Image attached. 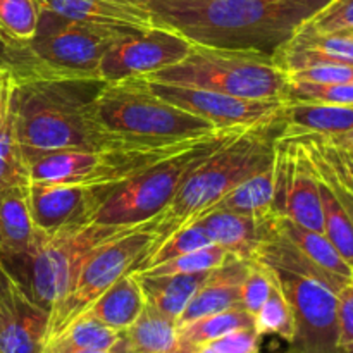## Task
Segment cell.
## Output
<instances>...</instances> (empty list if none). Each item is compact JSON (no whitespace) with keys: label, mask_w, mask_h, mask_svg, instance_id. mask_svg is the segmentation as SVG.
<instances>
[{"label":"cell","mask_w":353,"mask_h":353,"mask_svg":"<svg viewBox=\"0 0 353 353\" xmlns=\"http://www.w3.org/2000/svg\"><path fill=\"white\" fill-rule=\"evenodd\" d=\"M338 353H353V283L338 292Z\"/></svg>","instance_id":"60d3db41"},{"label":"cell","mask_w":353,"mask_h":353,"mask_svg":"<svg viewBox=\"0 0 353 353\" xmlns=\"http://www.w3.org/2000/svg\"><path fill=\"white\" fill-rule=\"evenodd\" d=\"M157 243V216L97 248L79 269L74 283L50 310L47 341L57 338L119 278L138 268Z\"/></svg>","instance_id":"ba28073f"},{"label":"cell","mask_w":353,"mask_h":353,"mask_svg":"<svg viewBox=\"0 0 353 353\" xmlns=\"http://www.w3.org/2000/svg\"><path fill=\"white\" fill-rule=\"evenodd\" d=\"M271 286L272 269L257 261H250L247 276L240 286V307L255 317L268 300Z\"/></svg>","instance_id":"8d00e7d4"},{"label":"cell","mask_w":353,"mask_h":353,"mask_svg":"<svg viewBox=\"0 0 353 353\" xmlns=\"http://www.w3.org/2000/svg\"><path fill=\"white\" fill-rule=\"evenodd\" d=\"M193 141L195 140L181 141V143L126 145V147L100 150L95 165L79 179V183H76V185H83L88 188L92 217L100 209L103 200L110 193L116 192L121 185L137 178L141 172L148 171L159 162L185 150Z\"/></svg>","instance_id":"5bb4252c"},{"label":"cell","mask_w":353,"mask_h":353,"mask_svg":"<svg viewBox=\"0 0 353 353\" xmlns=\"http://www.w3.org/2000/svg\"><path fill=\"white\" fill-rule=\"evenodd\" d=\"M248 265L250 261L231 255L223 265L212 269L176 321L178 330L196 319L240 305V286L247 276Z\"/></svg>","instance_id":"ac0fdd59"},{"label":"cell","mask_w":353,"mask_h":353,"mask_svg":"<svg viewBox=\"0 0 353 353\" xmlns=\"http://www.w3.org/2000/svg\"><path fill=\"white\" fill-rule=\"evenodd\" d=\"M143 307L145 296L137 274L128 272L117 279L103 295H100L81 316L93 317L105 326L124 333L137 321Z\"/></svg>","instance_id":"7402d4cb"},{"label":"cell","mask_w":353,"mask_h":353,"mask_svg":"<svg viewBox=\"0 0 353 353\" xmlns=\"http://www.w3.org/2000/svg\"><path fill=\"white\" fill-rule=\"evenodd\" d=\"M283 121L279 138L333 137L353 130V105L288 100L283 109Z\"/></svg>","instance_id":"ffe728a7"},{"label":"cell","mask_w":353,"mask_h":353,"mask_svg":"<svg viewBox=\"0 0 353 353\" xmlns=\"http://www.w3.org/2000/svg\"><path fill=\"white\" fill-rule=\"evenodd\" d=\"M247 327H254V316L238 305L186 324L185 327L178 330V343L195 348Z\"/></svg>","instance_id":"4316f807"},{"label":"cell","mask_w":353,"mask_h":353,"mask_svg":"<svg viewBox=\"0 0 353 353\" xmlns=\"http://www.w3.org/2000/svg\"><path fill=\"white\" fill-rule=\"evenodd\" d=\"M121 336H123V333L105 326L100 321L93 319V317L81 316L74 323L69 324L52 341H61V343L69 345V347L83 348V350L107 352L112 345H116L121 340Z\"/></svg>","instance_id":"d6a6232c"},{"label":"cell","mask_w":353,"mask_h":353,"mask_svg":"<svg viewBox=\"0 0 353 353\" xmlns=\"http://www.w3.org/2000/svg\"><path fill=\"white\" fill-rule=\"evenodd\" d=\"M209 245H212L209 233L199 223H190L188 226L178 230L171 236L165 238L162 243H159L157 247L152 248L133 272H143L147 269L162 264V262L172 261V259L181 257V255L195 252L199 248L209 247Z\"/></svg>","instance_id":"4dcf8cb0"},{"label":"cell","mask_w":353,"mask_h":353,"mask_svg":"<svg viewBox=\"0 0 353 353\" xmlns=\"http://www.w3.org/2000/svg\"><path fill=\"white\" fill-rule=\"evenodd\" d=\"M193 43L176 31L154 26L145 31H128L114 41L100 62V81L145 78L178 64L188 55Z\"/></svg>","instance_id":"8fae6325"},{"label":"cell","mask_w":353,"mask_h":353,"mask_svg":"<svg viewBox=\"0 0 353 353\" xmlns=\"http://www.w3.org/2000/svg\"><path fill=\"white\" fill-rule=\"evenodd\" d=\"M352 283H353V272H352Z\"/></svg>","instance_id":"f5cc1de1"},{"label":"cell","mask_w":353,"mask_h":353,"mask_svg":"<svg viewBox=\"0 0 353 353\" xmlns=\"http://www.w3.org/2000/svg\"><path fill=\"white\" fill-rule=\"evenodd\" d=\"M283 47L300 48V50H314L327 57L340 61L353 62V34L348 31H334V33H307L299 30V33Z\"/></svg>","instance_id":"d590c367"},{"label":"cell","mask_w":353,"mask_h":353,"mask_svg":"<svg viewBox=\"0 0 353 353\" xmlns=\"http://www.w3.org/2000/svg\"><path fill=\"white\" fill-rule=\"evenodd\" d=\"M254 327L261 336L276 334L288 343H292L293 336H295L293 310L274 271H272L271 293H269L262 309L257 312V316L254 317Z\"/></svg>","instance_id":"f546056e"},{"label":"cell","mask_w":353,"mask_h":353,"mask_svg":"<svg viewBox=\"0 0 353 353\" xmlns=\"http://www.w3.org/2000/svg\"><path fill=\"white\" fill-rule=\"evenodd\" d=\"M243 130L247 128H228L199 138L185 150L130 179L103 200L92 221L109 226H131L159 216L171 203L188 176L209 155L234 140Z\"/></svg>","instance_id":"52a82bcc"},{"label":"cell","mask_w":353,"mask_h":353,"mask_svg":"<svg viewBox=\"0 0 353 353\" xmlns=\"http://www.w3.org/2000/svg\"><path fill=\"white\" fill-rule=\"evenodd\" d=\"M28 186H10L0 192V257L28 254L37 238Z\"/></svg>","instance_id":"44dd1931"},{"label":"cell","mask_w":353,"mask_h":353,"mask_svg":"<svg viewBox=\"0 0 353 353\" xmlns=\"http://www.w3.org/2000/svg\"><path fill=\"white\" fill-rule=\"evenodd\" d=\"M16 90V78L10 71L0 69V130L9 117L12 107V97Z\"/></svg>","instance_id":"7bdbcfd3"},{"label":"cell","mask_w":353,"mask_h":353,"mask_svg":"<svg viewBox=\"0 0 353 353\" xmlns=\"http://www.w3.org/2000/svg\"><path fill=\"white\" fill-rule=\"evenodd\" d=\"M128 31L81 23L41 9L33 40L28 41L52 79L100 81V62L114 41Z\"/></svg>","instance_id":"9c48e42d"},{"label":"cell","mask_w":353,"mask_h":353,"mask_svg":"<svg viewBox=\"0 0 353 353\" xmlns=\"http://www.w3.org/2000/svg\"><path fill=\"white\" fill-rule=\"evenodd\" d=\"M0 69L10 71L16 83L31 79H52L40 59L33 54L30 45L14 40L0 28Z\"/></svg>","instance_id":"1f68e13d"},{"label":"cell","mask_w":353,"mask_h":353,"mask_svg":"<svg viewBox=\"0 0 353 353\" xmlns=\"http://www.w3.org/2000/svg\"><path fill=\"white\" fill-rule=\"evenodd\" d=\"M131 226H109L83 223L62 228L54 233L37 231L30 252L17 257H0L6 268H26V274L10 276L23 292L41 309L50 310L62 300L74 283L86 259L99 247L128 233Z\"/></svg>","instance_id":"5b68a950"},{"label":"cell","mask_w":353,"mask_h":353,"mask_svg":"<svg viewBox=\"0 0 353 353\" xmlns=\"http://www.w3.org/2000/svg\"><path fill=\"white\" fill-rule=\"evenodd\" d=\"M283 353H300L299 350H295V348H290L288 352H283Z\"/></svg>","instance_id":"f907efd6"},{"label":"cell","mask_w":353,"mask_h":353,"mask_svg":"<svg viewBox=\"0 0 353 353\" xmlns=\"http://www.w3.org/2000/svg\"><path fill=\"white\" fill-rule=\"evenodd\" d=\"M38 2L41 9L81 23L134 31H145L155 26L150 10L130 0H38Z\"/></svg>","instance_id":"e0dca14e"},{"label":"cell","mask_w":353,"mask_h":353,"mask_svg":"<svg viewBox=\"0 0 353 353\" xmlns=\"http://www.w3.org/2000/svg\"><path fill=\"white\" fill-rule=\"evenodd\" d=\"M271 228L279 236L288 240L296 250L302 252L312 264L323 269L324 272L338 279H343V281H352L353 269L338 254V250L327 240L326 234L300 226L295 221L288 219V217L276 216V214L271 219Z\"/></svg>","instance_id":"603a6c76"},{"label":"cell","mask_w":353,"mask_h":353,"mask_svg":"<svg viewBox=\"0 0 353 353\" xmlns=\"http://www.w3.org/2000/svg\"><path fill=\"white\" fill-rule=\"evenodd\" d=\"M330 143L336 145V147L343 148V150L353 152V130L345 131V133L333 134V137H324Z\"/></svg>","instance_id":"ee69618b"},{"label":"cell","mask_w":353,"mask_h":353,"mask_svg":"<svg viewBox=\"0 0 353 353\" xmlns=\"http://www.w3.org/2000/svg\"><path fill=\"white\" fill-rule=\"evenodd\" d=\"M193 353H221L217 348H214L210 343H205V345H200V347H195V352Z\"/></svg>","instance_id":"7dc6e473"},{"label":"cell","mask_w":353,"mask_h":353,"mask_svg":"<svg viewBox=\"0 0 353 353\" xmlns=\"http://www.w3.org/2000/svg\"><path fill=\"white\" fill-rule=\"evenodd\" d=\"M331 102L353 105V81L334 85H314V83H292L286 88V102Z\"/></svg>","instance_id":"74e56055"},{"label":"cell","mask_w":353,"mask_h":353,"mask_svg":"<svg viewBox=\"0 0 353 353\" xmlns=\"http://www.w3.org/2000/svg\"><path fill=\"white\" fill-rule=\"evenodd\" d=\"M38 0H0V28L17 41L33 40L40 23Z\"/></svg>","instance_id":"e575fe53"},{"label":"cell","mask_w":353,"mask_h":353,"mask_svg":"<svg viewBox=\"0 0 353 353\" xmlns=\"http://www.w3.org/2000/svg\"><path fill=\"white\" fill-rule=\"evenodd\" d=\"M6 281H7V274H6V271H3L2 264H0V290L3 288V285H6Z\"/></svg>","instance_id":"c3c4849f"},{"label":"cell","mask_w":353,"mask_h":353,"mask_svg":"<svg viewBox=\"0 0 353 353\" xmlns=\"http://www.w3.org/2000/svg\"><path fill=\"white\" fill-rule=\"evenodd\" d=\"M331 0H155V26L193 45L274 55Z\"/></svg>","instance_id":"6da1fadb"},{"label":"cell","mask_w":353,"mask_h":353,"mask_svg":"<svg viewBox=\"0 0 353 353\" xmlns=\"http://www.w3.org/2000/svg\"><path fill=\"white\" fill-rule=\"evenodd\" d=\"M130 2H133V3H138V6H143V7H147V3H150V2H155V0H130Z\"/></svg>","instance_id":"681fc988"},{"label":"cell","mask_w":353,"mask_h":353,"mask_svg":"<svg viewBox=\"0 0 353 353\" xmlns=\"http://www.w3.org/2000/svg\"><path fill=\"white\" fill-rule=\"evenodd\" d=\"M272 271L295 317L292 348L300 353H338V293L317 279Z\"/></svg>","instance_id":"30bf717a"},{"label":"cell","mask_w":353,"mask_h":353,"mask_svg":"<svg viewBox=\"0 0 353 353\" xmlns=\"http://www.w3.org/2000/svg\"><path fill=\"white\" fill-rule=\"evenodd\" d=\"M307 33H334L353 30V0H331L302 28Z\"/></svg>","instance_id":"f35d334b"},{"label":"cell","mask_w":353,"mask_h":353,"mask_svg":"<svg viewBox=\"0 0 353 353\" xmlns=\"http://www.w3.org/2000/svg\"><path fill=\"white\" fill-rule=\"evenodd\" d=\"M28 200L34 228L43 233L92 221L88 188L83 185L31 181Z\"/></svg>","instance_id":"2e32d148"},{"label":"cell","mask_w":353,"mask_h":353,"mask_svg":"<svg viewBox=\"0 0 353 353\" xmlns=\"http://www.w3.org/2000/svg\"><path fill=\"white\" fill-rule=\"evenodd\" d=\"M103 353H134V352H133V348L130 347V343H128V340L124 338V334H123V336H121V340L117 341L116 345H112L109 350L103 352Z\"/></svg>","instance_id":"f6af8a7d"},{"label":"cell","mask_w":353,"mask_h":353,"mask_svg":"<svg viewBox=\"0 0 353 353\" xmlns=\"http://www.w3.org/2000/svg\"><path fill=\"white\" fill-rule=\"evenodd\" d=\"M48 317L50 314L37 305L7 274L0 290V353L43 352Z\"/></svg>","instance_id":"9a60e30c"},{"label":"cell","mask_w":353,"mask_h":353,"mask_svg":"<svg viewBox=\"0 0 353 353\" xmlns=\"http://www.w3.org/2000/svg\"><path fill=\"white\" fill-rule=\"evenodd\" d=\"M209 272L162 276L138 274V272H134V274L140 283L145 303L178 321V317L181 316L185 307L188 305L192 296L196 293V290L205 281Z\"/></svg>","instance_id":"cb8c5ba5"},{"label":"cell","mask_w":353,"mask_h":353,"mask_svg":"<svg viewBox=\"0 0 353 353\" xmlns=\"http://www.w3.org/2000/svg\"><path fill=\"white\" fill-rule=\"evenodd\" d=\"M261 338L255 327H247V330H236L226 336L217 338L210 341V345L221 353H259Z\"/></svg>","instance_id":"b9f144b4"},{"label":"cell","mask_w":353,"mask_h":353,"mask_svg":"<svg viewBox=\"0 0 353 353\" xmlns=\"http://www.w3.org/2000/svg\"><path fill=\"white\" fill-rule=\"evenodd\" d=\"M93 110L97 121L124 143H181L219 131L209 121L155 95L143 78L103 83Z\"/></svg>","instance_id":"277c9868"},{"label":"cell","mask_w":353,"mask_h":353,"mask_svg":"<svg viewBox=\"0 0 353 353\" xmlns=\"http://www.w3.org/2000/svg\"><path fill=\"white\" fill-rule=\"evenodd\" d=\"M302 138H307V140L321 152V155L326 159V162L331 165V169L336 172L340 181L353 193V152L343 150V148L330 143L324 137H316V134H312V137Z\"/></svg>","instance_id":"ab89813d"},{"label":"cell","mask_w":353,"mask_h":353,"mask_svg":"<svg viewBox=\"0 0 353 353\" xmlns=\"http://www.w3.org/2000/svg\"><path fill=\"white\" fill-rule=\"evenodd\" d=\"M145 79L195 86L250 100L286 102L288 78L272 55L193 45L183 61Z\"/></svg>","instance_id":"8992f818"},{"label":"cell","mask_w":353,"mask_h":353,"mask_svg":"<svg viewBox=\"0 0 353 353\" xmlns=\"http://www.w3.org/2000/svg\"><path fill=\"white\" fill-rule=\"evenodd\" d=\"M276 216L288 217L300 226L324 233L319 185L312 162L299 138L276 141Z\"/></svg>","instance_id":"7c38bea8"},{"label":"cell","mask_w":353,"mask_h":353,"mask_svg":"<svg viewBox=\"0 0 353 353\" xmlns=\"http://www.w3.org/2000/svg\"><path fill=\"white\" fill-rule=\"evenodd\" d=\"M145 79V78H143ZM148 88L168 100L172 105L185 109L202 119L209 121L217 130L228 128H248L279 117L285 109L283 100H250L241 97L226 95L195 86L171 85V83L145 79Z\"/></svg>","instance_id":"4fadbf2b"},{"label":"cell","mask_w":353,"mask_h":353,"mask_svg":"<svg viewBox=\"0 0 353 353\" xmlns=\"http://www.w3.org/2000/svg\"><path fill=\"white\" fill-rule=\"evenodd\" d=\"M269 221L234 210L212 209L193 223H199L209 233L212 243L226 248L234 257L254 261L259 245L268 236Z\"/></svg>","instance_id":"d6986e66"},{"label":"cell","mask_w":353,"mask_h":353,"mask_svg":"<svg viewBox=\"0 0 353 353\" xmlns=\"http://www.w3.org/2000/svg\"><path fill=\"white\" fill-rule=\"evenodd\" d=\"M123 334L134 353H165L178 343L176 321L147 303Z\"/></svg>","instance_id":"484cf974"},{"label":"cell","mask_w":353,"mask_h":353,"mask_svg":"<svg viewBox=\"0 0 353 353\" xmlns=\"http://www.w3.org/2000/svg\"><path fill=\"white\" fill-rule=\"evenodd\" d=\"M193 352H195V348L186 347V345H181V343H176L174 348H171V350L165 353H193Z\"/></svg>","instance_id":"bcb514c9"},{"label":"cell","mask_w":353,"mask_h":353,"mask_svg":"<svg viewBox=\"0 0 353 353\" xmlns=\"http://www.w3.org/2000/svg\"><path fill=\"white\" fill-rule=\"evenodd\" d=\"M233 254L219 245L212 243L209 247L199 248L195 252L176 257L172 261L162 262L155 268L147 269L138 274H150V276H162V274H196V272H209L212 269L223 265Z\"/></svg>","instance_id":"836d02e7"},{"label":"cell","mask_w":353,"mask_h":353,"mask_svg":"<svg viewBox=\"0 0 353 353\" xmlns=\"http://www.w3.org/2000/svg\"><path fill=\"white\" fill-rule=\"evenodd\" d=\"M283 114L241 131L234 140L205 159L188 176L174 199L157 216V247L196 217L217 205L241 181L274 161L276 141L283 131ZM154 247V248H155Z\"/></svg>","instance_id":"3957f363"},{"label":"cell","mask_w":353,"mask_h":353,"mask_svg":"<svg viewBox=\"0 0 353 353\" xmlns=\"http://www.w3.org/2000/svg\"><path fill=\"white\" fill-rule=\"evenodd\" d=\"M274 193L276 162L272 161L268 168L252 174L250 178L241 181L236 188L231 190L226 196L217 202L214 209L234 210V212L248 214V216L259 217V219H271L274 216V209H272Z\"/></svg>","instance_id":"d4e9b609"},{"label":"cell","mask_w":353,"mask_h":353,"mask_svg":"<svg viewBox=\"0 0 353 353\" xmlns=\"http://www.w3.org/2000/svg\"><path fill=\"white\" fill-rule=\"evenodd\" d=\"M30 183V169L17 138L14 107H10L9 117L0 130V192L10 186H28Z\"/></svg>","instance_id":"f1b7e54d"},{"label":"cell","mask_w":353,"mask_h":353,"mask_svg":"<svg viewBox=\"0 0 353 353\" xmlns=\"http://www.w3.org/2000/svg\"><path fill=\"white\" fill-rule=\"evenodd\" d=\"M343 31H348V33H352V34H353V30H343Z\"/></svg>","instance_id":"816d5d0a"},{"label":"cell","mask_w":353,"mask_h":353,"mask_svg":"<svg viewBox=\"0 0 353 353\" xmlns=\"http://www.w3.org/2000/svg\"><path fill=\"white\" fill-rule=\"evenodd\" d=\"M316 178L319 185L321 207H323L324 234L343 257V261L353 269V217L347 207L340 202V199L334 195L333 190L327 186V183L317 174Z\"/></svg>","instance_id":"83f0119b"},{"label":"cell","mask_w":353,"mask_h":353,"mask_svg":"<svg viewBox=\"0 0 353 353\" xmlns=\"http://www.w3.org/2000/svg\"><path fill=\"white\" fill-rule=\"evenodd\" d=\"M102 85L103 81L71 79L16 83L12 107L24 157L55 150L100 152L138 145L124 143L97 121L93 100Z\"/></svg>","instance_id":"7a4b0ae2"}]
</instances>
